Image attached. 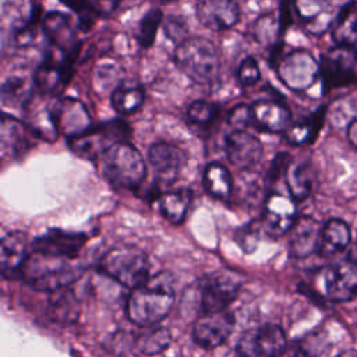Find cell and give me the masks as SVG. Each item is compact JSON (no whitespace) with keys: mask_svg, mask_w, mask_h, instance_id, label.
I'll list each match as a JSON object with an SVG mask.
<instances>
[{"mask_svg":"<svg viewBox=\"0 0 357 357\" xmlns=\"http://www.w3.org/2000/svg\"><path fill=\"white\" fill-rule=\"evenodd\" d=\"M174 294V279L170 273L152 276L132 289L127 300V315L138 326H155L172 310Z\"/></svg>","mask_w":357,"mask_h":357,"instance_id":"6da1fadb","label":"cell"},{"mask_svg":"<svg viewBox=\"0 0 357 357\" xmlns=\"http://www.w3.org/2000/svg\"><path fill=\"white\" fill-rule=\"evenodd\" d=\"M82 272L84 268L77 262V258L32 251L21 271V276L33 289L53 293L74 283Z\"/></svg>","mask_w":357,"mask_h":357,"instance_id":"7a4b0ae2","label":"cell"},{"mask_svg":"<svg viewBox=\"0 0 357 357\" xmlns=\"http://www.w3.org/2000/svg\"><path fill=\"white\" fill-rule=\"evenodd\" d=\"M174 61L178 70L198 85H213L220 74V56L208 38L188 36L177 45Z\"/></svg>","mask_w":357,"mask_h":357,"instance_id":"3957f363","label":"cell"},{"mask_svg":"<svg viewBox=\"0 0 357 357\" xmlns=\"http://www.w3.org/2000/svg\"><path fill=\"white\" fill-rule=\"evenodd\" d=\"M100 162L106 178L121 188L138 187L146 174L142 155L130 142L112 145L100 156Z\"/></svg>","mask_w":357,"mask_h":357,"instance_id":"277c9868","label":"cell"},{"mask_svg":"<svg viewBox=\"0 0 357 357\" xmlns=\"http://www.w3.org/2000/svg\"><path fill=\"white\" fill-rule=\"evenodd\" d=\"M102 273L120 284L135 289L149 279L146 255L132 245H119L109 250L99 262Z\"/></svg>","mask_w":357,"mask_h":357,"instance_id":"5b68a950","label":"cell"},{"mask_svg":"<svg viewBox=\"0 0 357 357\" xmlns=\"http://www.w3.org/2000/svg\"><path fill=\"white\" fill-rule=\"evenodd\" d=\"M131 127L123 119H113L99 126H92L85 134L67 139L70 149L85 159H100V156L117 142H128Z\"/></svg>","mask_w":357,"mask_h":357,"instance_id":"8992f818","label":"cell"},{"mask_svg":"<svg viewBox=\"0 0 357 357\" xmlns=\"http://www.w3.org/2000/svg\"><path fill=\"white\" fill-rule=\"evenodd\" d=\"M40 22L47 43L46 52L75 63L79 57L82 42L78 39V26L73 24L71 17L67 13L52 10L42 17Z\"/></svg>","mask_w":357,"mask_h":357,"instance_id":"52a82bcc","label":"cell"},{"mask_svg":"<svg viewBox=\"0 0 357 357\" xmlns=\"http://www.w3.org/2000/svg\"><path fill=\"white\" fill-rule=\"evenodd\" d=\"M272 68L284 86L296 92L310 89L319 78V61L305 49L284 52Z\"/></svg>","mask_w":357,"mask_h":357,"instance_id":"ba28073f","label":"cell"},{"mask_svg":"<svg viewBox=\"0 0 357 357\" xmlns=\"http://www.w3.org/2000/svg\"><path fill=\"white\" fill-rule=\"evenodd\" d=\"M357 49L335 45L322 53L319 60V78L322 89L328 93L332 89L344 88L357 82Z\"/></svg>","mask_w":357,"mask_h":357,"instance_id":"9c48e42d","label":"cell"},{"mask_svg":"<svg viewBox=\"0 0 357 357\" xmlns=\"http://www.w3.org/2000/svg\"><path fill=\"white\" fill-rule=\"evenodd\" d=\"M241 287V278L233 271H216L199 282L201 314L218 312L236 298Z\"/></svg>","mask_w":357,"mask_h":357,"instance_id":"30bf717a","label":"cell"},{"mask_svg":"<svg viewBox=\"0 0 357 357\" xmlns=\"http://www.w3.org/2000/svg\"><path fill=\"white\" fill-rule=\"evenodd\" d=\"M287 347L283 329L278 325H264L243 333L234 357H280Z\"/></svg>","mask_w":357,"mask_h":357,"instance_id":"8fae6325","label":"cell"},{"mask_svg":"<svg viewBox=\"0 0 357 357\" xmlns=\"http://www.w3.org/2000/svg\"><path fill=\"white\" fill-rule=\"evenodd\" d=\"M324 297L332 303H347L357 297V265L350 259L325 266L319 272Z\"/></svg>","mask_w":357,"mask_h":357,"instance_id":"7c38bea8","label":"cell"},{"mask_svg":"<svg viewBox=\"0 0 357 357\" xmlns=\"http://www.w3.org/2000/svg\"><path fill=\"white\" fill-rule=\"evenodd\" d=\"M49 106L59 134H63L67 139L79 137L92 127L89 112L79 99L63 96Z\"/></svg>","mask_w":357,"mask_h":357,"instance_id":"4fadbf2b","label":"cell"},{"mask_svg":"<svg viewBox=\"0 0 357 357\" xmlns=\"http://www.w3.org/2000/svg\"><path fill=\"white\" fill-rule=\"evenodd\" d=\"M74 64L63 57L46 52L43 60L33 73V85L42 95H59L70 84L74 74Z\"/></svg>","mask_w":357,"mask_h":357,"instance_id":"5bb4252c","label":"cell"},{"mask_svg":"<svg viewBox=\"0 0 357 357\" xmlns=\"http://www.w3.org/2000/svg\"><path fill=\"white\" fill-rule=\"evenodd\" d=\"M297 220L296 201L291 195L282 192H271L264 204L262 213V229L271 237H280L290 231Z\"/></svg>","mask_w":357,"mask_h":357,"instance_id":"9a60e30c","label":"cell"},{"mask_svg":"<svg viewBox=\"0 0 357 357\" xmlns=\"http://www.w3.org/2000/svg\"><path fill=\"white\" fill-rule=\"evenodd\" d=\"M234 328L233 315L223 310L218 312L201 314L192 328L195 343L204 349H215L226 342Z\"/></svg>","mask_w":357,"mask_h":357,"instance_id":"2e32d148","label":"cell"},{"mask_svg":"<svg viewBox=\"0 0 357 357\" xmlns=\"http://www.w3.org/2000/svg\"><path fill=\"white\" fill-rule=\"evenodd\" d=\"M240 14L237 0H198L195 6L199 24L213 32L233 28L240 21Z\"/></svg>","mask_w":357,"mask_h":357,"instance_id":"e0dca14e","label":"cell"},{"mask_svg":"<svg viewBox=\"0 0 357 357\" xmlns=\"http://www.w3.org/2000/svg\"><path fill=\"white\" fill-rule=\"evenodd\" d=\"M262 144L245 130H234L225 138V152L233 166L240 170H250L262 158Z\"/></svg>","mask_w":357,"mask_h":357,"instance_id":"ac0fdd59","label":"cell"},{"mask_svg":"<svg viewBox=\"0 0 357 357\" xmlns=\"http://www.w3.org/2000/svg\"><path fill=\"white\" fill-rule=\"evenodd\" d=\"M252 126L257 128L279 134L286 132L291 124V112L289 106L279 99H258L251 105Z\"/></svg>","mask_w":357,"mask_h":357,"instance_id":"d6986e66","label":"cell"},{"mask_svg":"<svg viewBox=\"0 0 357 357\" xmlns=\"http://www.w3.org/2000/svg\"><path fill=\"white\" fill-rule=\"evenodd\" d=\"M148 162L155 177L166 184L173 183L185 163L184 152L169 142H156L148 151Z\"/></svg>","mask_w":357,"mask_h":357,"instance_id":"ffe728a7","label":"cell"},{"mask_svg":"<svg viewBox=\"0 0 357 357\" xmlns=\"http://www.w3.org/2000/svg\"><path fill=\"white\" fill-rule=\"evenodd\" d=\"M32 137L36 138L26 123L17 117L3 113L1 117V155L3 158H20L32 148Z\"/></svg>","mask_w":357,"mask_h":357,"instance_id":"44dd1931","label":"cell"},{"mask_svg":"<svg viewBox=\"0 0 357 357\" xmlns=\"http://www.w3.org/2000/svg\"><path fill=\"white\" fill-rule=\"evenodd\" d=\"M296 15L312 35H324L333 25L336 13L331 0H294Z\"/></svg>","mask_w":357,"mask_h":357,"instance_id":"7402d4cb","label":"cell"},{"mask_svg":"<svg viewBox=\"0 0 357 357\" xmlns=\"http://www.w3.org/2000/svg\"><path fill=\"white\" fill-rule=\"evenodd\" d=\"M322 226L311 216H300L290 229L289 248L294 258H305L318 251Z\"/></svg>","mask_w":357,"mask_h":357,"instance_id":"603a6c76","label":"cell"},{"mask_svg":"<svg viewBox=\"0 0 357 357\" xmlns=\"http://www.w3.org/2000/svg\"><path fill=\"white\" fill-rule=\"evenodd\" d=\"M85 241H86V237L81 233L52 229L47 233L38 237L32 247H33V251L78 258V254L84 247Z\"/></svg>","mask_w":357,"mask_h":357,"instance_id":"cb8c5ba5","label":"cell"},{"mask_svg":"<svg viewBox=\"0 0 357 357\" xmlns=\"http://www.w3.org/2000/svg\"><path fill=\"white\" fill-rule=\"evenodd\" d=\"M29 257L28 237L21 231H10L1 238L0 266L6 278L21 275V271Z\"/></svg>","mask_w":357,"mask_h":357,"instance_id":"d4e9b609","label":"cell"},{"mask_svg":"<svg viewBox=\"0 0 357 357\" xmlns=\"http://www.w3.org/2000/svg\"><path fill=\"white\" fill-rule=\"evenodd\" d=\"M351 244V229L349 223L340 218H332L325 222L321 230V240L318 252L322 257H332Z\"/></svg>","mask_w":357,"mask_h":357,"instance_id":"484cf974","label":"cell"},{"mask_svg":"<svg viewBox=\"0 0 357 357\" xmlns=\"http://www.w3.org/2000/svg\"><path fill=\"white\" fill-rule=\"evenodd\" d=\"M331 33L335 45L357 49V0H347L336 11Z\"/></svg>","mask_w":357,"mask_h":357,"instance_id":"4316f807","label":"cell"},{"mask_svg":"<svg viewBox=\"0 0 357 357\" xmlns=\"http://www.w3.org/2000/svg\"><path fill=\"white\" fill-rule=\"evenodd\" d=\"M145 102V88L132 79L120 81L110 95V103L116 113L128 116L142 107Z\"/></svg>","mask_w":357,"mask_h":357,"instance_id":"83f0119b","label":"cell"},{"mask_svg":"<svg viewBox=\"0 0 357 357\" xmlns=\"http://www.w3.org/2000/svg\"><path fill=\"white\" fill-rule=\"evenodd\" d=\"M325 116H326V106H319L318 109H315L311 114H308L307 117L291 123L290 127L286 130V139L293 144V145H310L312 144L322 127H324V121H325Z\"/></svg>","mask_w":357,"mask_h":357,"instance_id":"f1b7e54d","label":"cell"},{"mask_svg":"<svg viewBox=\"0 0 357 357\" xmlns=\"http://www.w3.org/2000/svg\"><path fill=\"white\" fill-rule=\"evenodd\" d=\"M191 197V191L187 188L167 191L158 198V209L166 220L178 225L184 220L188 212Z\"/></svg>","mask_w":357,"mask_h":357,"instance_id":"f546056e","label":"cell"},{"mask_svg":"<svg viewBox=\"0 0 357 357\" xmlns=\"http://www.w3.org/2000/svg\"><path fill=\"white\" fill-rule=\"evenodd\" d=\"M26 113V126L32 131V134L39 138L49 142H53L59 137L57 127L53 121L50 106L43 107H33L32 100L28 103V106L24 109Z\"/></svg>","mask_w":357,"mask_h":357,"instance_id":"4dcf8cb0","label":"cell"},{"mask_svg":"<svg viewBox=\"0 0 357 357\" xmlns=\"http://www.w3.org/2000/svg\"><path fill=\"white\" fill-rule=\"evenodd\" d=\"M204 185L209 195L218 199H226L233 191V178L226 166L218 162L209 163L204 170Z\"/></svg>","mask_w":357,"mask_h":357,"instance_id":"1f68e13d","label":"cell"},{"mask_svg":"<svg viewBox=\"0 0 357 357\" xmlns=\"http://www.w3.org/2000/svg\"><path fill=\"white\" fill-rule=\"evenodd\" d=\"M33 88V82L31 84L25 77L11 75L3 82L1 102L4 106L25 109L32 100Z\"/></svg>","mask_w":357,"mask_h":357,"instance_id":"d6a6232c","label":"cell"},{"mask_svg":"<svg viewBox=\"0 0 357 357\" xmlns=\"http://www.w3.org/2000/svg\"><path fill=\"white\" fill-rule=\"evenodd\" d=\"M329 346L328 333L324 329H315L291 344L289 357H322Z\"/></svg>","mask_w":357,"mask_h":357,"instance_id":"836d02e7","label":"cell"},{"mask_svg":"<svg viewBox=\"0 0 357 357\" xmlns=\"http://www.w3.org/2000/svg\"><path fill=\"white\" fill-rule=\"evenodd\" d=\"M312 170L307 163L290 166L286 173L289 194L294 201H304L312 190Z\"/></svg>","mask_w":357,"mask_h":357,"instance_id":"e575fe53","label":"cell"},{"mask_svg":"<svg viewBox=\"0 0 357 357\" xmlns=\"http://www.w3.org/2000/svg\"><path fill=\"white\" fill-rule=\"evenodd\" d=\"M57 291V297H53L50 301L52 319L61 324H70L77 319L79 314V304L73 291H66L64 289Z\"/></svg>","mask_w":357,"mask_h":357,"instance_id":"d590c367","label":"cell"},{"mask_svg":"<svg viewBox=\"0 0 357 357\" xmlns=\"http://www.w3.org/2000/svg\"><path fill=\"white\" fill-rule=\"evenodd\" d=\"M187 120L192 127L208 128L220 114V106L204 99L192 100L187 107Z\"/></svg>","mask_w":357,"mask_h":357,"instance_id":"8d00e7d4","label":"cell"},{"mask_svg":"<svg viewBox=\"0 0 357 357\" xmlns=\"http://www.w3.org/2000/svg\"><path fill=\"white\" fill-rule=\"evenodd\" d=\"M163 24V13L160 8L153 7L148 10L138 24L137 40L142 49H149L156 39V32Z\"/></svg>","mask_w":357,"mask_h":357,"instance_id":"74e56055","label":"cell"},{"mask_svg":"<svg viewBox=\"0 0 357 357\" xmlns=\"http://www.w3.org/2000/svg\"><path fill=\"white\" fill-rule=\"evenodd\" d=\"M254 38L265 45V46H273L276 42L282 40L279 33V22L278 17H275L273 13H266L258 17V20L254 24Z\"/></svg>","mask_w":357,"mask_h":357,"instance_id":"f35d334b","label":"cell"},{"mask_svg":"<svg viewBox=\"0 0 357 357\" xmlns=\"http://www.w3.org/2000/svg\"><path fill=\"white\" fill-rule=\"evenodd\" d=\"M170 343V332L166 328H152L144 332L138 340L137 346L144 354H156L166 349Z\"/></svg>","mask_w":357,"mask_h":357,"instance_id":"ab89813d","label":"cell"},{"mask_svg":"<svg viewBox=\"0 0 357 357\" xmlns=\"http://www.w3.org/2000/svg\"><path fill=\"white\" fill-rule=\"evenodd\" d=\"M59 1L78 15L77 26L79 31L88 32L95 25V21L99 15L92 7L91 0H59Z\"/></svg>","mask_w":357,"mask_h":357,"instance_id":"60d3db41","label":"cell"},{"mask_svg":"<svg viewBox=\"0 0 357 357\" xmlns=\"http://www.w3.org/2000/svg\"><path fill=\"white\" fill-rule=\"evenodd\" d=\"M237 81L241 86L250 88L254 86L259 78H261V70L258 66V61L252 56H247L241 60L238 68H237Z\"/></svg>","mask_w":357,"mask_h":357,"instance_id":"b9f144b4","label":"cell"},{"mask_svg":"<svg viewBox=\"0 0 357 357\" xmlns=\"http://www.w3.org/2000/svg\"><path fill=\"white\" fill-rule=\"evenodd\" d=\"M165 35L174 43H181L188 38V24L187 20L181 15H169L163 24Z\"/></svg>","mask_w":357,"mask_h":357,"instance_id":"7bdbcfd3","label":"cell"},{"mask_svg":"<svg viewBox=\"0 0 357 357\" xmlns=\"http://www.w3.org/2000/svg\"><path fill=\"white\" fill-rule=\"evenodd\" d=\"M229 124L234 127V130H245V127L252 126V114H251V106L240 103L236 105L227 116Z\"/></svg>","mask_w":357,"mask_h":357,"instance_id":"ee69618b","label":"cell"},{"mask_svg":"<svg viewBox=\"0 0 357 357\" xmlns=\"http://www.w3.org/2000/svg\"><path fill=\"white\" fill-rule=\"evenodd\" d=\"M296 14L294 10V0H280L279 4V14H278V22H279V33L280 38L286 33L289 26L293 22V15Z\"/></svg>","mask_w":357,"mask_h":357,"instance_id":"f6af8a7d","label":"cell"},{"mask_svg":"<svg viewBox=\"0 0 357 357\" xmlns=\"http://www.w3.org/2000/svg\"><path fill=\"white\" fill-rule=\"evenodd\" d=\"M261 230H262V223H258L257 226L250 225V226L244 227L241 234H238V237H237V241L240 243L243 250L251 251L257 245Z\"/></svg>","mask_w":357,"mask_h":357,"instance_id":"bcb514c9","label":"cell"},{"mask_svg":"<svg viewBox=\"0 0 357 357\" xmlns=\"http://www.w3.org/2000/svg\"><path fill=\"white\" fill-rule=\"evenodd\" d=\"M121 1L123 0H91V4L99 17H109L116 11Z\"/></svg>","mask_w":357,"mask_h":357,"instance_id":"7dc6e473","label":"cell"},{"mask_svg":"<svg viewBox=\"0 0 357 357\" xmlns=\"http://www.w3.org/2000/svg\"><path fill=\"white\" fill-rule=\"evenodd\" d=\"M347 138L351 146L357 151V119H353L347 126Z\"/></svg>","mask_w":357,"mask_h":357,"instance_id":"c3c4849f","label":"cell"},{"mask_svg":"<svg viewBox=\"0 0 357 357\" xmlns=\"http://www.w3.org/2000/svg\"><path fill=\"white\" fill-rule=\"evenodd\" d=\"M349 254H347V259H350L354 265H357V241L354 244H351V247H349Z\"/></svg>","mask_w":357,"mask_h":357,"instance_id":"681fc988","label":"cell"},{"mask_svg":"<svg viewBox=\"0 0 357 357\" xmlns=\"http://www.w3.org/2000/svg\"><path fill=\"white\" fill-rule=\"evenodd\" d=\"M335 357H357V350L356 349H347L336 354Z\"/></svg>","mask_w":357,"mask_h":357,"instance_id":"f907efd6","label":"cell"}]
</instances>
